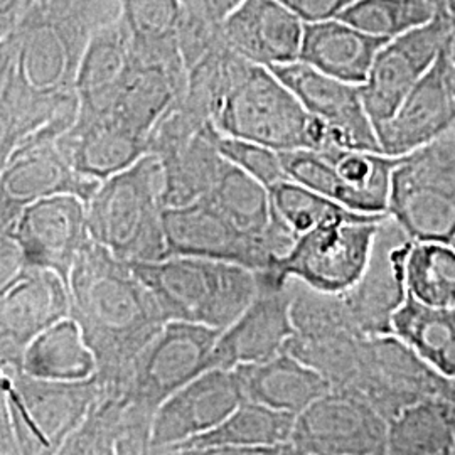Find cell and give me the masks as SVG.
I'll use <instances>...</instances> for the list:
<instances>
[{
  "label": "cell",
  "instance_id": "15",
  "mask_svg": "<svg viewBox=\"0 0 455 455\" xmlns=\"http://www.w3.org/2000/svg\"><path fill=\"white\" fill-rule=\"evenodd\" d=\"M292 282L259 274V292L243 314L216 339L212 368L233 370L274 358L292 338Z\"/></svg>",
  "mask_w": 455,
  "mask_h": 455
},
{
  "label": "cell",
  "instance_id": "22",
  "mask_svg": "<svg viewBox=\"0 0 455 455\" xmlns=\"http://www.w3.org/2000/svg\"><path fill=\"white\" fill-rule=\"evenodd\" d=\"M68 164L84 178L108 180L147 154V140L108 115H76L56 139Z\"/></svg>",
  "mask_w": 455,
  "mask_h": 455
},
{
  "label": "cell",
  "instance_id": "8",
  "mask_svg": "<svg viewBox=\"0 0 455 455\" xmlns=\"http://www.w3.org/2000/svg\"><path fill=\"white\" fill-rule=\"evenodd\" d=\"M220 334L221 331L206 325L165 321L132 359L122 383L112 390L122 391L135 403L156 411L174 391L212 370V349Z\"/></svg>",
  "mask_w": 455,
  "mask_h": 455
},
{
  "label": "cell",
  "instance_id": "21",
  "mask_svg": "<svg viewBox=\"0 0 455 455\" xmlns=\"http://www.w3.org/2000/svg\"><path fill=\"white\" fill-rule=\"evenodd\" d=\"M154 413L125 393L98 385L95 402L60 454H148Z\"/></svg>",
  "mask_w": 455,
  "mask_h": 455
},
{
  "label": "cell",
  "instance_id": "18",
  "mask_svg": "<svg viewBox=\"0 0 455 455\" xmlns=\"http://www.w3.org/2000/svg\"><path fill=\"white\" fill-rule=\"evenodd\" d=\"M242 402L233 370L212 368L196 376L156 410L148 454H169L180 442L210 432Z\"/></svg>",
  "mask_w": 455,
  "mask_h": 455
},
{
  "label": "cell",
  "instance_id": "34",
  "mask_svg": "<svg viewBox=\"0 0 455 455\" xmlns=\"http://www.w3.org/2000/svg\"><path fill=\"white\" fill-rule=\"evenodd\" d=\"M214 144L227 161L261 182L267 189L280 180H289L283 172L276 150L255 142L228 137L218 131L214 133Z\"/></svg>",
  "mask_w": 455,
  "mask_h": 455
},
{
  "label": "cell",
  "instance_id": "25",
  "mask_svg": "<svg viewBox=\"0 0 455 455\" xmlns=\"http://www.w3.org/2000/svg\"><path fill=\"white\" fill-rule=\"evenodd\" d=\"M131 58V34L120 17L90 37L75 78L80 114H107Z\"/></svg>",
  "mask_w": 455,
  "mask_h": 455
},
{
  "label": "cell",
  "instance_id": "24",
  "mask_svg": "<svg viewBox=\"0 0 455 455\" xmlns=\"http://www.w3.org/2000/svg\"><path fill=\"white\" fill-rule=\"evenodd\" d=\"M385 43L387 39L363 33L338 17L310 22L304 28L299 61L341 82L361 84Z\"/></svg>",
  "mask_w": 455,
  "mask_h": 455
},
{
  "label": "cell",
  "instance_id": "31",
  "mask_svg": "<svg viewBox=\"0 0 455 455\" xmlns=\"http://www.w3.org/2000/svg\"><path fill=\"white\" fill-rule=\"evenodd\" d=\"M443 12L428 0H355L338 19L363 33L388 41L420 28Z\"/></svg>",
  "mask_w": 455,
  "mask_h": 455
},
{
  "label": "cell",
  "instance_id": "30",
  "mask_svg": "<svg viewBox=\"0 0 455 455\" xmlns=\"http://www.w3.org/2000/svg\"><path fill=\"white\" fill-rule=\"evenodd\" d=\"M407 293L425 306L455 304V246L411 242L405 260Z\"/></svg>",
  "mask_w": 455,
  "mask_h": 455
},
{
  "label": "cell",
  "instance_id": "40",
  "mask_svg": "<svg viewBox=\"0 0 455 455\" xmlns=\"http://www.w3.org/2000/svg\"><path fill=\"white\" fill-rule=\"evenodd\" d=\"M452 244H454V246H455V242H454V243H452Z\"/></svg>",
  "mask_w": 455,
  "mask_h": 455
},
{
  "label": "cell",
  "instance_id": "11",
  "mask_svg": "<svg viewBox=\"0 0 455 455\" xmlns=\"http://www.w3.org/2000/svg\"><path fill=\"white\" fill-rule=\"evenodd\" d=\"M291 447L300 455L387 454L388 420L356 395L329 390L295 417Z\"/></svg>",
  "mask_w": 455,
  "mask_h": 455
},
{
  "label": "cell",
  "instance_id": "7",
  "mask_svg": "<svg viewBox=\"0 0 455 455\" xmlns=\"http://www.w3.org/2000/svg\"><path fill=\"white\" fill-rule=\"evenodd\" d=\"M4 391L17 449L28 454H60L98 395L97 378L51 381L28 373L4 376Z\"/></svg>",
  "mask_w": 455,
  "mask_h": 455
},
{
  "label": "cell",
  "instance_id": "4",
  "mask_svg": "<svg viewBox=\"0 0 455 455\" xmlns=\"http://www.w3.org/2000/svg\"><path fill=\"white\" fill-rule=\"evenodd\" d=\"M164 188L163 164L154 154L101 180L86 203L90 238L127 263L164 259Z\"/></svg>",
  "mask_w": 455,
  "mask_h": 455
},
{
  "label": "cell",
  "instance_id": "12",
  "mask_svg": "<svg viewBox=\"0 0 455 455\" xmlns=\"http://www.w3.org/2000/svg\"><path fill=\"white\" fill-rule=\"evenodd\" d=\"M454 17L439 14L417 29L388 39L374 54L366 80L359 84L374 127L398 108L452 37Z\"/></svg>",
  "mask_w": 455,
  "mask_h": 455
},
{
  "label": "cell",
  "instance_id": "6",
  "mask_svg": "<svg viewBox=\"0 0 455 455\" xmlns=\"http://www.w3.org/2000/svg\"><path fill=\"white\" fill-rule=\"evenodd\" d=\"M387 214L358 212L321 223L299 235L267 274L278 282L297 280L319 292H344L363 274L378 225Z\"/></svg>",
  "mask_w": 455,
  "mask_h": 455
},
{
  "label": "cell",
  "instance_id": "36",
  "mask_svg": "<svg viewBox=\"0 0 455 455\" xmlns=\"http://www.w3.org/2000/svg\"><path fill=\"white\" fill-rule=\"evenodd\" d=\"M242 0H180L184 14L199 20L220 24Z\"/></svg>",
  "mask_w": 455,
  "mask_h": 455
},
{
  "label": "cell",
  "instance_id": "37",
  "mask_svg": "<svg viewBox=\"0 0 455 455\" xmlns=\"http://www.w3.org/2000/svg\"><path fill=\"white\" fill-rule=\"evenodd\" d=\"M449 51H451V60H452V66H454V82H455V19H454V31H452V37H451V43H449Z\"/></svg>",
  "mask_w": 455,
  "mask_h": 455
},
{
  "label": "cell",
  "instance_id": "26",
  "mask_svg": "<svg viewBox=\"0 0 455 455\" xmlns=\"http://www.w3.org/2000/svg\"><path fill=\"white\" fill-rule=\"evenodd\" d=\"M20 368L41 379L83 381L95 376L97 361L82 327L68 315L34 336L22 353Z\"/></svg>",
  "mask_w": 455,
  "mask_h": 455
},
{
  "label": "cell",
  "instance_id": "2",
  "mask_svg": "<svg viewBox=\"0 0 455 455\" xmlns=\"http://www.w3.org/2000/svg\"><path fill=\"white\" fill-rule=\"evenodd\" d=\"M210 122L223 135L276 152L297 148L321 152L336 147L324 124L306 110L270 68L246 60L216 101Z\"/></svg>",
  "mask_w": 455,
  "mask_h": 455
},
{
  "label": "cell",
  "instance_id": "3",
  "mask_svg": "<svg viewBox=\"0 0 455 455\" xmlns=\"http://www.w3.org/2000/svg\"><path fill=\"white\" fill-rule=\"evenodd\" d=\"M165 321L225 331L259 292V274L231 261L171 255L129 263Z\"/></svg>",
  "mask_w": 455,
  "mask_h": 455
},
{
  "label": "cell",
  "instance_id": "9",
  "mask_svg": "<svg viewBox=\"0 0 455 455\" xmlns=\"http://www.w3.org/2000/svg\"><path fill=\"white\" fill-rule=\"evenodd\" d=\"M363 398L388 422L423 398L452 395V379L430 368L395 334L364 338L358 363L344 390Z\"/></svg>",
  "mask_w": 455,
  "mask_h": 455
},
{
  "label": "cell",
  "instance_id": "28",
  "mask_svg": "<svg viewBox=\"0 0 455 455\" xmlns=\"http://www.w3.org/2000/svg\"><path fill=\"white\" fill-rule=\"evenodd\" d=\"M391 334L410 346L437 373L455 379V304L425 306L407 293L393 314Z\"/></svg>",
  "mask_w": 455,
  "mask_h": 455
},
{
  "label": "cell",
  "instance_id": "19",
  "mask_svg": "<svg viewBox=\"0 0 455 455\" xmlns=\"http://www.w3.org/2000/svg\"><path fill=\"white\" fill-rule=\"evenodd\" d=\"M306 22L280 0H242L221 22L229 48L253 65L299 61Z\"/></svg>",
  "mask_w": 455,
  "mask_h": 455
},
{
  "label": "cell",
  "instance_id": "35",
  "mask_svg": "<svg viewBox=\"0 0 455 455\" xmlns=\"http://www.w3.org/2000/svg\"><path fill=\"white\" fill-rule=\"evenodd\" d=\"M295 16L300 17L306 24L321 22L327 19L339 17L342 11L355 0H280Z\"/></svg>",
  "mask_w": 455,
  "mask_h": 455
},
{
  "label": "cell",
  "instance_id": "13",
  "mask_svg": "<svg viewBox=\"0 0 455 455\" xmlns=\"http://www.w3.org/2000/svg\"><path fill=\"white\" fill-rule=\"evenodd\" d=\"M411 242L390 214L379 221L363 274L351 289L341 292L347 314L361 334H391L393 314L407 299L405 260Z\"/></svg>",
  "mask_w": 455,
  "mask_h": 455
},
{
  "label": "cell",
  "instance_id": "29",
  "mask_svg": "<svg viewBox=\"0 0 455 455\" xmlns=\"http://www.w3.org/2000/svg\"><path fill=\"white\" fill-rule=\"evenodd\" d=\"M120 19L139 56L163 65H184L180 48V0H122Z\"/></svg>",
  "mask_w": 455,
  "mask_h": 455
},
{
  "label": "cell",
  "instance_id": "41",
  "mask_svg": "<svg viewBox=\"0 0 455 455\" xmlns=\"http://www.w3.org/2000/svg\"><path fill=\"white\" fill-rule=\"evenodd\" d=\"M454 385H455V379H454Z\"/></svg>",
  "mask_w": 455,
  "mask_h": 455
},
{
  "label": "cell",
  "instance_id": "1",
  "mask_svg": "<svg viewBox=\"0 0 455 455\" xmlns=\"http://www.w3.org/2000/svg\"><path fill=\"white\" fill-rule=\"evenodd\" d=\"M68 292L69 315L97 361L98 385L118 387L132 359L165 323L156 299L127 261L92 238L69 272Z\"/></svg>",
  "mask_w": 455,
  "mask_h": 455
},
{
  "label": "cell",
  "instance_id": "39",
  "mask_svg": "<svg viewBox=\"0 0 455 455\" xmlns=\"http://www.w3.org/2000/svg\"><path fill=\"white\" fill-rule=\"evenodd\" d=\"M428 2H432V4H435L437 7H440L442 11H445L447 12V9H445V0H428ZM449 14V12H447Z\"/></svg>",
  "mask_w": 455,
  "mask_h": 455
},
{
  "label": "cell",
  "instance_id": "20",
  "mask_svg": "<svg viewBox=\"0 0 455 455\" xmlns=\"http://www.w3.org/2000/svg\"><path fill=\"white\" fill-rule=\"evenodd\" d=\"M295 417L243 400L210 432L180 442L169 454H292L291 435Z\"/></svg>",
  "mask_w": 455,
  "mask_h": 455
},
{
  "label": "cell",
  "instance_id": "14",
  "mask_svg": "<svg viewBox=\"0 0 455 455\" xmlns=\"http://www.w3.org/2000/svg\"><path fill=\"white\" fill-rule=\"evenodd\" d=\"M454 131V66L447 44L422 80L374 132L381 154L400 157Z\"/></svg>",
  "mask_w": 455,
  "mask_h": 455
},
{
  "label": "cell",
  "instance_id": "16",
  "mask_svg": "<svg viewBox=\"0 0 455 455\" xmlns=\"http://www.w3.org/2000/svg\"><path fill=\"white\" fill-rule=\"evenodd\" d=\"M12 238L26 265L54 272L68 287L69 272L90 240L86 203L78 196L52 195L22 208Z\"/></svg>",
  "mask_w": 455,
  "mask_h": 455
},
{
  "label": "cell",
  "instance_id": "33",
  "mask_svg": "<svg viewBox=\"0 0 455 455\" xmlns=\"http://www.w3.org/2000/svg\"><path fill=\"white\" fill-rule=\"evenodd\" d=\"M268 193L276 216L292 229L295 236L329 220L358 214L291 180L276 182Z\"/></svg>",
  "mask_w": 455,
  "mask_h": 455
},
{
  "label": "cell",
  "instance_id": "23",
  "mask_svg": "<svg viewBox=\"0 0 455 455\" xmlns=\"http://www.w3.org/2000/svg\"><path fill=\"white\" fill-rule=\"evenodd\" d=\"M233 373L243 400L292 415L331 390L321 374L287 351L267 361L236 366Z\"/></svg>",
  "mask_w": 455,
  "mask_h": 455
},
{
  "label": "cell",
  "instance_id": "32",
  "mask_svg": "<svg viewBox=\"0 0 455 455\" xmlns=\"http://www.w3.org/2000/svg\"><path fill=\"white\" fill-rule=\"evenodd\" d=\"M283 172L289 180L307 188L317 195L341 204L351 212H363L358 195L344 182L336 167L315 150L297 148L278 152Z\"/></svg>",
  "mask_w": 455,
  "mask_h": 455
},
{
  "label": "cell",
  "instance_id": "17",
  "mask_svg": "<svg viewBox=\"0 0 455 455\" xmlns=\"http://www.w3.org/2000/svg\"><path fill=\"white\" fill-rule=\"evenodd\" d=\"M270 69L292 90L306 110L324 124L332 146L381 154L359 84L332 78L302 61Z\"/></svg>",
  "mask_w": 455,
  "mask_h": 455
},
{
  "label": "cell",
  "instance_id": "27",
  "mask_svg": "<svg viewBox=\"0 0 455 455\" xmlns=\"http://www.w3.org/2000/svg\"><path fill=\"white\" fill-rule=\"evenodd\" d=\"M390 455L455 454V393L428 396L388 422Z\"/></svg>",
  "mask_w": 455,
  "mask_h": 455
},
{
  "label": "cell",
  "instance_id": "5",
  "mask_svg": "<svg viewBox=\"0 0 455 455\" xmlns=\"http://www.w3.org/2000/svg\"><path fill=\"white\" fill-rule=\"evenodd\" d=\"M387 212L413 242H455V132L396 157Z\"/></svg>",
  "mask_w": 455,
  "mask_h": 455
},
{
  "label": "cell",
  "instance_id": "38",
  "mask_svg": "<svg viewBox=\"0 0 455 455\" xmlns=\"http://www.w3.org/2000/svg\"><path fill=\"white\" fill-rule=\"evenodd\" d=\"M445 9L455 19V0H445Z\"/></svg>",
  "mask_w": 455,
  "mask_h": 455
},
{
  "label": "cell",
  "instance_id": "10",
  "mask_svg": "<svg viewBox=\"0 0 455 455\" xmlns=\"http://www.w3.org/2000/svg\"><path fill=\"white\" fill-rule=\"evenodd\" d=\"M167 255L231 261L263 274L270 272L283 248L270 236L251 235L236 227L212 201L197 199L164 210Z\"/></svg>",
  "mask_w": 455,
  "mask_h": 455
}]
</instances>
